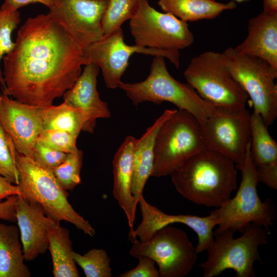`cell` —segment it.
Wrapping results in <instances>:
<instances>
[{"label":"cell","mask_w":277,"mask_h":277,"mask_svg":"<svg viewBox=\"0 0 277 277\" xmlns=\"http://www.w3.org/2000/svg\"><path fill=\"white\" fill-rule=\"evenodd\" d=\"M13 50L3 57V94L47 108L81 73L83 48L48 13L26 20Z\"/></svg>","instance_id":"cell-1"},{"label":"cell","mask_w":277,"mask_h":277,"mask_svg":"<svg viewBox=\"0 0 277 277\" xmlns=\"http://www.w3.org/2000/svg\"><path fill=\"white\" fill-rule=\"evenodd\" d=\"M170 175L179 194L207 207H219L237 187L234 163L207 149L192 156Z\"/></svg>","instance_id":"cell-2"},{"label":"cell","mask_w":277,"mask_h":277,"mask_svg":"<svg viewBox=\"0 0 277 277\" xmlns=\"http://www.w3.org/2000/svg\"><path fill=\"white\" fill-rule=\"evenodd\" d=\"M10 148L19 175L18 185L21 196L29 202L37 203L46 215L60 222H69L85 234L93 237L95 231L72 207L68 193L51 171L38 165L33 159L18 153L10 137Z\"/></svg>","instance_id":"cell-3"},{"label":"cell","mask_w":277,"mask_h":277,"mask_svg":"<svg viewBox=\"0 0 277 277\" xmlns=\"http://www.w3.org/2000/svg\"><path fill=\"white\" fill-rule=\"evenodd\" d=\"M118 88L135 106L146 102L156 104L169 102L179 110L190 113L201 125L215 108L202 98L188 83H182L174 78L167 69L165 57L161 56H154L150 73L145 80L134 83L122 81Z\"/></svg>","instance_id":"cell-4"},{"label":"cell","mask_w":277,"mask_h":277,"mask_svg":"<svg viewBox=\"0 0 277 277\" xmlns=\"http://www.w3.org/2000/svg\"><path fill=\"white\" fill-rule=\"evenodd\" d=\"M236 168L241 171L242 180L235 195L209 214L218 226L213 234L229 229L240 232L250 223L262 226L269 233V227L276 217L275 206L269 198L262 201L258 194L259 181L251 157L250 142L244 161Z\"/></svg>","instance_id":"cell-5"},{"label":"cell","mask_w":277,"mask_h":277,"mask_svg":"<svg viewBox=\"0 0 277 277\" xmlns=\"http://www.w3.org/2000/svg\"><path fill=\"white\" fill-rule=\"evenodd\" d=\"M235 232L229 229L213 234L207 258L199 265L204 277L216 276L228 269L236 272V277L255 276L253 265L255 261L262 263L259 247L268 243L267 231L250 223L240 231V236L234 238Z\"/></svg>","instance_id":"cell-6"},{"label":"cell","mask_w":277,"mask_h":277,"mask_svg":"<svg viewBox=\"0 0 277 277\" xmlns=\"http://www.w3.org/2000/svg\"><path fill=\"white\" fill-rule=\"evenodd\" d=\"M184 75L199 95L214 107L246 108L248 96L232 76L222 53L205 51L194 57Z\"/></svg>","instance_id":"cell-7"},{"label":"cell","mask_w":277,"mask_h":277,"mask_svg":"<svg viewBox=\"0 0 277 277\" xmlns=\"http://www.w3.org/2000/svg\"><path fill=\"white\" fill-rule=\"evenodd\" d=\"M205 149L200 123L189 112L177 110L157 133L151 176L170 175Z\"/></svg>","instance_id":"cell-8"},{"label":"cell","mask_w":277,"mask_h":277,"mask_svg":"<svg viewBox=\"0 0 277 277\" xmlns=\"http://www.w3.org/2000/svg\"><path fill=\"white\" fill-rule=\"evenodd\" d=\"M129 254L138 259L143 256L153 259L159 267L160 277H184L192 270L197 260V252L182 229L167 225L156 230L147 241L136 238Z\"/></svg>","instance_id":"cell-9"},{"label":"cell","mask_w":277,"mask_h":277,"mask_svg":"<svg viewBox=\"0 0 277 277\" xmlns=\"http://www.w3.org/2000/svg\"><path fill=\"white\" fill-rule=\"evenodd\" d=\"M129 29L135 45L175 53L191 46L194 39L187 22L157 11L148 0H140Z\"/></svg>","instance_id":"cell-10"},{"label":"cell","mask_w":277,"mask_h":277,"mask_svg":"<svg viewBox=\"0 0 277 277\" xmlns=\"http://www.w3.org/2000/svg\"><path fill=\"white\" fill-rule=\"evenodd\" d=\"M222 54L232 76L250 98L253 111L260 114L267 126L272 124L277 116V86L269 64L232 47Z\"/></svg>","instance_id":"cell-11"},{"label":"cell","mask_w":277,"mask_h":277,"mask_svg":"<svg viewBox=\"0 0 277 277\" xmlns=\"http://www.w3.org/2000/svg\"><path fill=\"white\" fill-rule=\"evenodd\" d=\"M134 53L161 56L169 60L178 69L180 53L145 48L136 45L130 46L124 42L123 31L119 28L100 40L83 48V65L93 63L101 69L106 86L116 89L129 65V60Z\"/></svg>","instance_id":"cell-12"},{"label":"cell","mask_w":277,"mask_h":277,"mask_svg":"<svg viewBox=\"0 0 277 277\" xmlns=\"http://www.w3.org/2000/svg\"><path fill=\"white\" fill-rule=\"evenodd\" d=\"M205 148L239 165L244 160L251 140V114L245 108H215L201 125Z\"/></svg>","instance_id":"cell-13"},{"label":"cell","mask_w":277,"mask_h":277,"mask_svg":"<svg viewBox=\"0 0 277 277\" xmlns=\"http://www.w3.org/2000/svg\"><path fill=\"white\" fill-rule=\"evenodd\" d=\"M107 0H58L48 14L83 48L104 35L102 21Z\"/></svg>","instance_id":"cell-14"},{"label":"cell","mask_w":277,"mask_h":277,"mask_svg":"<svg viewBox=\"0 0 277 277\" xmlns=\"http://www.w3.org/2000/svg\"><path fill=\"white\" fill-rule=\"evenodd\" d=\"M44 108L0 96V124L15 150L33 158L34 146L44 129Z\"/></svg>","instance_id":"cell-15"},{"label":"cell","mask_w":277,"mask_h":277,"mask_svg":"<svg viewBox=\"0 0 277 277\" xmlns=\"http://www.w3.org/2000/svg\"><path fill=\"white\" fill-rule=\"evenodd\" d=\"M100 68L93 63L85 65L72 86L63 94L64 102L80 110L86 120L84 131L93 133L98 118H109L111 112L97 90Z\"/></svg>","instance_id":"cell-16"},{"label":"cell","mask_w":277,"mask_h":277,"mask_svg":"<svg viewBox=\"0 0 277 277\" xmlns=\"http://www.w3.org/2000/svg\"><path fill=\"white\" fill-rule=\"evenodd\" d=\"M16 217L25 260L32 261L48 249L47 216L39 204L18 195Z\"/></svg>","instance_id":"cell-17"},{"label":"cell","mask_w":277,"mask_h":277,"mask_svg":"<svg viewBox=\"0 0 277 277\" xmlns=\"http://www.w3.org/2000/svg\"><path fill=\"white\" fill-rule=\"evenodd\" d=\"M239 53L260 58L270 67L277 77V12L262 11L249 19L248 35L234 48Z\"/></svg>","instance_id":"cell-18"},{"label":"cell","mask_w":277,"mask_h":277,"mask_svg":"<svg viewBox=\"0 0 277 277\" xmlns=\"http://www.w3.org/2000/svg\"><path fill=\"white\" fill-rule=\"evenodd\" d=\"M136 138L127 136L115 152L112 161L113 195L126 216L130 230L133 229L136 206L131 192L133 154Z\"/></svg>","instance_id":"cell-19"},{"label":"cell","mask_w":277,"mask_h":277,"mask_svg":"<svg viewBox=\"0 0 277 277\" xmlns=\"http://www.w3.org/2000/svg\"><path fill=\"white\" fill-rule=\"evenodd\" d=\"M177 110L166 109L142 136L136 139L133 154L131 192L136 204L145 185L151 176L154 162V147L157 132L164 123Z\"/></svg>","instance_id":"cell-20"},{"label":"cell","mask_w":277,"mask_h":277,"mask_svg":"<svg viewBox=\"0 0 277 277\" xmlns=\"http://www.w3.org/2000/svg\"><path fill=\"white\" fill-rule=\"evenodd\" d=\"M48 249L52 262L54 277H78L73 258L72 241L68 229L60 222L47 216Z\"/></svg>","instance_id":"cell-21"},{"label":"cell","mask_w":277,"mask_h":277,"mask_svg":"<svg viewBox=\"0 0 277 277\" xmlns=\"http://www.w3.org/2000/svg\"><path fill=\"white\" fill-rule=\"evenodd\" d=\"M18 228L0 223V277H30Z\"/></svg>","instance_id":"cell-22"},{"label":"cell","mask_w":277,"mask_h":277,"mask_svg":"<svg viewBox=\"0 0 277 277\" xmlns=\"http://www.w3.org/2000/svg\"><path fill=\"white\" fill-rule=\"evenodd\" d=\"M157 3L164 12L187 23L213 19L236 6L234 1L223 3L215 0H159Z\"/></svg>","instance_id":"cell-23"},{"label":"cell","mask_w":277,"mask_h":277,"mask_svg":"<svg viewBox=\"0 0 277 277\" xmlns=\"http://www.w3.org/2000/svg\"><path fill=\"white\" fill-rule=\"evenodd\" d=\"M259 113L251 114L250 154L255 167L277 163V144Z\"/></svg>","instance_id":"cell-24"},{"label":"cell","mask_w":277,"mask_h":277,"mask_svg":"<svg viewBox=\"0 0 277 277\" xmlns=\"http://www.w3.org/2000/svg\"><path fill=\"white\" fill-rule=\"evenodd\" d=\"M43 121L44 129L66 131L76 138L86 125L82 112L64 102L44 108Z\"/></svg>","instance_id":"cell-25"},{"label":"cell","mask_w":277,"mask_h":277,"mask_svg":"<svg viewBox=\"0 0 277 277\" xmlns=\"http://www.w3.org/2000/svg\"><path fill=\"white\" fill-rule=\"evenodd\" d=\"M73 258L86 277H111L110 259L103 249L93 248L81 254L73 251Z\"/></svg>","instance_id":"cell-26"},{"label":"cell","mask_w":277,"mask_h":277,"mask_svg":"<svg viewBox=\"0 0 277 277\" xmlns=\"http://www.w3.org/2000/svg\"><path fill=\"white\" fill-rule=\"evenodd\" d=\"M107 5L102 21L104 35L121 28L135 13L140 0H107Z\"/></svg>","instance_id":"cell-27"},{"label":"cell","mask_w":277,"mask_h":277,"mask_svg":"<svg viewBox=\"0 0 277 277\" xmlns=\"http://www.w3.org/2000/svg\"><path fill=\"white\" fill-rule=\"evenodd\" d=\"M83 158L81 150L67 153L64 161L52 170L57 181L66 191H72L81 184Z\"/></svg>","instance_id":"cell-28"},{"label":"cell","mask_w":277,"mask_h":277,"mask_svg":"<svg viewBox=\"0 0 277 277\" xmlns=\"http://www.w3.org/2000/svg\"><path fill=\"white\" fill-rule=\"evenodd\" d=\"M21 22L20 13L18 10L3 7L0 8V84L2 91L5 89L1 61L5 55L14 49L15 43L12 39V33Z\"/></svg>","instance_id":"cell-29"},{"label":"cell","mask_w":277,"mask_h":277,"mask_svg":"<svg viewBox=\"0 0 277 277\" xmlns=\"http://www.w3.org/2000/svg\"><path fill=\"white\" fill-rule=\"evenodd\" d=\"M76 139L66 131L43 129L36 142L53 149L69 153L78 150Z\"/></svg>","instance_id":"cell-30"},{"label":"cell","mask_w":277,"mask_h":277,"mask_svg":"<svg viewBox=\"0 0 277 277\" xmlns=\"http://www.w3.org/2000/svg\"><path fill=\"white\" fill-rule=\"evenodd\" d=\"M0 175L9 182L18 185L19 180L17 170L9 143V136L0 124Z\"/></svg>","instance_id":"cell-31"},{"label":"cell","mask_w":277,"mask_h":277,"mask_svg":"<svg viewBox=\"0 0 277 277\" xmlns=\"http://www.w3.org/2000/svg\"><path fill=\"white\" fill-rule=\"evenodd\" d=\"M66 154L36 142L32 159L41 166L52 171L64 161Z\"/></svg>","instance_id":"cell-32"},{"label":"cell","mask_w":277,"mask_h":277,"mask_svg":"<svg viewBox=\"0 0 277 277\" xmlns=\"http://www.w3.org/2000/svg\"><path fill=\"white\" fill-rule=\"evenodd\" d=\"M138 263L133 269L121 273L118 277H160L155 267V261L151 258L143 256L138 259Z\"/></svg>","instance_id":"cell-33"},{"label":"cell","mask_w":277,"mask_h":277,"mask_svg":"<svg viewBox=\"0 0 277 277\" xmlns=\"http://www.w3.org/2000/svg\"><path fill=\"white\" fill-rule=\"evenodd\" d=\"M255 169L259 182L263 183L270 189H277V163L255 167Z\"/></svg>","instance_id":"cell-34"},{"label":"cell","mask_w":277,"mask_h":277,"mask_svg":"<svg viewBox=\"0 0 277 277\" xmlns=\"http://www.w3.org/2000/svg\"><path fill=\"white\" fill-rule=\"evenodd\" d=\"M18 197L17 195H11L0 202V219L16 222V206Z\"/></svg>","instance_id":"cell-35"},{"label":"cell","mask_w":277,"mask_h":277,"mask_svg":"<svg viewBox=\"0 0 277 277\" xmlns=\"http://www.w3.org/2000/svg\"><path fill=\"white\" fill-rule=\"evenodd\" d=\"M35 3L42 4L50 9L58 4V0H4V2L1 6L18 10L21 7Z\"/></svg>","instance_id":"cell-36"},{"label":"cell","mask_w":277,"mask_h":277,"mask_svg":"<svg viewBox=\"0 0 277 277\" xmlns=\"http://www.w3.org/2000/svg\"><path fill=\"white\" fill-rule=\"evenodd\" d=\"M14 195H21L18 185L12 184L6 178L0 175V202L4 199Z\"/></svg>","instance_id":"cell-37"},{"label":"cell","mask_w":277,"mask_h":277,"mask_svg":"<svg viewBox=\"0 0 277 277\" xmlns=\"http://www.w3.org/2000/svg\"><path fill=\"white\" fill-rule=\"evenodd\" d=\"M263 7L265 12H277V0H263Z\"/></svg>","instance_id":"cell-38"},{"label":"cell","mask_w":277,"mask_h":277,"mask_svg":"<svg viewBox=\"0 0 277 277\" xmlns=\"http://www.w3.org/2000/svg\"><path fill=\"white\" fill-rule=\"evenodd\" d=\"M233 1L238 2V3H242L244 2H247V1H249V0H233Z\"/></svg>","instance_id":"cell-39"},{"label":"cell","mask_w":277,"mask_h":277,"mask_svg":"<svg viewBox=\"0 0 277 277\" xmlns=\"http://www.w3.org/2000/svg\"><path fill=\"white\" fill-rule=\"evenodd\" d=\"M1 95H2V93L0 92V96H1Z\"/></svg>","instance_id":"cell-40"}]
</instances>
